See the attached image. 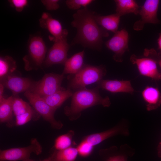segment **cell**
I'll return each mask as SVG.
<instances>
[{"label": "cell", "mask_w": 161, "mask_h": 161, "mask_svg": "<svg viewBox=\"0 0 161 161\" xmlns=\"http://www.w3.org/2000/svg\"><path fill=\"white\" fill-rule=\"evenodd\" d=\"M64 75L54 73L46 74L42 78L35 81L30 91L43 97L65 89L61 86Z\"/></svg>", "instance_id": "cell-8"}, {"label": "cell", "mask_w": 161, "mask_h": 161, "mask_svg": "<svg viewBox=\"0 0 161 161\" xmlns=\"http://www.w3.org/2000/svg\"><path fill=\"white\" fill-rule=\"evenodd\" d=\"M13 95L6 98L4 97L0 99V122L1 123H7L10 125L12 123L13 114Z\"/></svg>", "instance_id": "cell-21"}, {"label": "cell", "mask_w": 161, "mask_h": 161, "mask_svg": "<svg viewBox=\"0 0 161 161\" xmlns=\"http://www.w3.org/2000/svg\"><path fill=\"white\" fill-rule=\"evenodd\" d=\"M128 129L124 126H118L104 131L91 134L84 140L94 146L112 136L118 134L128 135Z\"/></svg>", "instance_id": "cell-16"}, {"label": "cell", "mask_w": 161, "mask_h": 161, "mask_svg": "<svg viewBox=\"0 0 161 161\" xmlns=\"http://www.w3.org/2000/svg\"><path fill=\"white\" fill-rule=\"evenodd\" d=\"M92 145L86 140H84L77 148L78 153L83 157L89 155L92 152L93 148Z\"/></svg>", "instance_id": "cell-27"}, {"label": "cell", "mask_w": 161, "mask_h": 161, "mask_svg": "<svg viewBox=\"0 0 161 161\" xmlns=\"http://www.w3.org/2000/svg\"><path fill=\"white\" fill-rule=\"evenodd\" d=\"M114 35L105 43L106 47L114 53V61L121 62L125 52L128 50L129 35L124 29L118 30Z\"/></svg>", "instance_id": "cell-11"}, {"label": "cell", "mask_w": 161, "mask_h": 161, "mask_svg": "<svg viewBox=\"0 0 161 161\" xmlns=\"http://www.w3.org/2000/svg\"><path fill=\"white\" fill-rule=\"evenodd\" d=\"M142 96L148 111L156 109L161 105V93L157 88L147 86L142 92Z\"/></svg>", "instance_id": "cell-17"}, {"label": "cell", "mask_w": 161, "mask_h": 161, "mask_svg": "<svg viewBox=\"0 0 161 161\" xmlns=\"http://www.w3.org/2000/svg\"><path fill=\"white\" fill-rule=\"evenodd\" d=\"M35 81L30 79L12 74L0 80V83L12 92L13 95L32 89Z\"/></svg>", "instance_id": "cell-14"}, {"label": "cell", "mask_w": 161, "mask_h": 161, "mask_svg": "<svg viewBox=\"0 0 161 161\" xmlns=\"http://www.w3.org/2000/svg\"><path fill=\"white\" fill-rule=\"evenodd\" d=\"M73 93L69 89H64L51 95L42 97L48 105L56 110L67 99L72 97Z\"/></svg>", "instance_id": "cell-20"}, {"label": "cell", "mask_w": 161, "mask_h": 161, "mask_svg": "<svg viewBox=\"0 0 161 161\" xmlns=\"http://www.w3.org/2000/svg\"><path fill=\"white\" fill-rule=\"evenodd\" d=\"M106 70L104 66L85 64L76 74L68 77L67 89L73 91L86 89V87L103 80L106 75Z\"/></svg>", "instance_id": "cell-3"}, {"label": "cell", "mask_w": 161, "mask_h": 161, "mask_svg": "<svg viewBox=\"0 0 161 161\" xmlns=\"http://www.w3.org/2000/svg\"><path fill=\"white\" fill-rule=\"evenodd\" d=\"M157 43L159 49L160 50V52L158 54L161 57V33H160L159 35V37L157 40Z\"/></svg>", "instance_id": "cell-31"}, {"label": "cell", "mask_w": 161, "mask_h": 161, "mask_svg": "<svg viewBox=\"0 0 161 161\" xmlns=\"http://www.w3.org/2000/svg\"><path fill=\"white\" fill-rule=\"evenodd\" d=\"M78 152L77 148L70 147L65 149L58 151L52 154L53 161H74Z\"/></svg>", "instance_id": "cell-24"}, {"label": "cell", "mask_w": 161, "mask_h": 161, "mask_svg": "<svg viewBox=\"0 0 161 161\" xmlns=\"http://www.w3.org/2000/svg\"><path fill=\"white\" fill-rule=\"evenodd\" d=\"M40 27L48 30L51 35L49 38L53 42L58 40L67 38L68 31L64 29L61 22L53 18L49 13H43L39 20Z\"/></svg>", "instance_id": "cell-13"}, {"label": "cell", "mask_w": 161, "mask_h": 161, "mask_svg": "<svg viewBox=\"0 0 161 161\" xmlns=\"http://www.w3.org/2000/svg\"><path fill=\"white\" fill-rule=\"evenodd\" d=\"M84 51L74 54L67 59L64 64L62 74L74 75L80 71L85 64L84 63Z\"/></svg>", "instance_id": "cell-18"}, {"label": "cell", "mask_w": 161, "mask_h": 161, "mask_svg": "<svg viewBox=\"0 0 161 161\" xmlns=\"http://www.w3.org/2000/svg\"></svg>", "instance_id": "cell-35"}, {"label": "cell", "mask_w": 161, "mask_h": 161, "mask_svg": "<svg viewBox=\"0 0 161 161\" xmlns=\"http://www.w3.org/2000/svg\"><path fill=\"white\" fill-rule=\"evenodd\" d=\"M54 42L46 55L43 65L49 67L53 65H64L68 59L67 53L69 45L67 38L56 40Z\"/></svg>", "instance_id": "cell-10"}, {"label": "cell", "mask_w": 161, "mask_h": 161, "mask_svg": "<svg viewBox=\"0 0 161 161\" xmlns=\"http://www.w3.org/2000/svg\"><path fill=\"white\" fill-rule=\"evenodd\" d=\"M13 96V108L16 126L23 125L31 120H37L40 115L28 103L16 95Z\"/></svg>", "instance_id": "cell-9"}, {"label": "cell", "mask_w": 161, "mask_h": 161, "mask_svg": "<svg viewBox=\"0 0 161 161\" xmlns=\"http://www.w3.org/2000/svg\"><path fill=\"white\" fill-rule=\"evenodd\" d=\"M159 2L158 0H147L140 7L139 14L141 18L134 24L133 28L135 30H142L146 23L157 24L160 22L157 17Z\"/></svg>", "instance_id": "cell-12"}, {"label": "cell", "mask_w": 161, "mask_h": 161, "mask_svg": "<svg viewBox=\"0 0 161 161\" xmlns=\"http://www.w3.org/2000/svg\"><path fill=\"white\" fill-rule=\"evenodd\" d=\"M116 13L120 16L132 13L139 14L140 7L134 0H115Z\"/></svg>", "instance_id": "cell-22"}, {"label": "cell", "mask_w": 161, "mask_h": 161, "mask_svg": "<svg viewBox=\"0 0 161 161\" xmlns=\"http://www.w3.org/2000/svg\"><path fill=\"white\" fill-rule=\"evenodd\" d=\"M94 1L93 0H67L66 1V4L71 10H78L82 7L86 8L87 6Z\"/></svg>", "instance_id": "cell-26"}, {"label": "cell", "mask_w": 161, "mask_h": 161, "mask_svg": "<svg viewBox=\"0 0 161 161\" xmlns=\"http://www.w3.org/2000/svg\"><path fill=\"white\" fill-rule=\"evenodd\" d=\"M73 132L71 131L59 136L55 141L54 147L58 150H61L70 147L72 143Z\"/></svg>", "instance_id": "cell-25"}, {"label": "cell", "mask_w": 161, "mask_h": 161, "mask_svg": "<svg viewBox=\"0 0 161 161\" xmlns=\"http://www.w3.org/2000/svg\"><path fill=\"white\" fill-rule=\"evenodd\" d=\"M158 65H159V66L161 69V57H160V59L159 61Z\"/></svg>", "instance_id": "cell-34"}, {"label": "cell", "mask_w": 161, "mask_h": 161, "mask_svg": "<svg viewBox=\"0 0 161 161\" xmlns=\"http://www.w3.org/2000/svg\"><path fill=\"white\" fill-rule=\"evenodd\" d=\"M100 88L112 93L120 92L133 94L134 90L129 80H102L97 83Z\"/></svg>", "instance_id": "cell-15"}, {"label": "cell", "mask_w": 161, "mask_h": 161, "mask_svg": "<svg viewBox=\"0 0 161 161\" xmlns=\"http://www.w3.org/2000/svg\"><path fill=\"white\" fill-rule=\"evenodd\" d=\"M28 42L27 54L23 58L25 69L28 71L41 68L47 52L43 39L39 35H32Z\"/></svg>", "instance_id": "cell-4"}, {"label": "cell", "mask_w": 161, "mask_h": 161, "mask_svg": "<svg viewBox=\"0 0 161 161\" xmlns=\"http://www.w3.org/2000/svg\"><path fill=\"white\" fill-rule=\"evenodd\" d=\"M42 3L46 9L49 10H56L60 7L58 0H42Z\"/></svg>", "instance_id": "cell-29"}, {"label": "cell", "mask_w": 161, "mask_h": 161, "mask_svg": "<svg viewBox=\"0 0 161 161\" xmlns=\"http://www.w3.org/2000/svg\"><path fill=\"white\" fill-rule=\"evenodd\" d=\"M159 56L154 49H145L143 55L137 56L133 54L130 59L132 63L136 65L141 75L159 80H161V72L157 67L160 58L157 59Z\"/></svg>", "instance_id": "cell-5"}, {"label": "cell", "mask_w": 161, "mask_h": 161, "mask_svg": "<svg viewBox=\"0 0 161 161\" xmlns=\"http://www.w3.org/2000/svg\"><path fill=\"white\" fill-rule=\"evenodd\" d=\"M42 151V147L36 138H32L30 145L23 147L12 148L0 151L1 161H26L29 159L31 153L37 155Z\"/></svg>", "instance_id": "cell-7"}, {"label": "cell", "mask_w": 161, "mask_h": 161, "mask_svg": "<svg viewBox=\"0 0 161 161\" xmlns=\"http://www.w3.org/2000/svg\"><path fill=\"white\" fill-rule=\"evenodd\" d=\"M26 161H35L29 159L28 160H27ZM40 161H53L52 155L50 156L49 157L45 159H44Z\"/></svg>", "instance_id": "cell-32"}, {"label": "cell", "mask_w": 161, "mask_h": 161, "mask_svg": "<svg viewBox=\"0 0 161 161\" xmlns=\"http://www.w3.org/2000/svg\"><path fill=\"white\" fill-rule=\"evenodd\" d=\"M120 16L116 13L102 16L96 14L95 20L97 24L105 30L114 33L118 30Z\"/></svg>", "instance_id": "cell-19"}, {"label": "cell", "mask_w": 161, "mask_h": 161, "mask_svg": "<svg viewBox=\"0 0 161 161\" xmlns=\"http://www.w3.org/2000/svg\"><path fill=\"white\" fill-rule=\"evenodd\" d=\"M24 95L37 113L54 129H61L63 125L54 117L55 110L52 109L45 101L43 98L30 91L24 93Z\"/></svg>", "instance_id": "cell-6"}, {"label": "cell", "mask_w": 161, "mask_h": 161, "mask_svg": "<svg viewBox=\"0 0 161 161\" xmlns=\"http://www.w3.org/2000/svg\"><path fill=\"white\" fill-rule=\"evenodd\" d=\"M17 67L16 61L11 56L6 55L0 57V80L5 77L13 74Z\"/></svg>", "instance_id": "cell-23"}, {"label": "cell", "mask_w": 161, "mask_h": 161, "mask_svg": "<svg viewBox=\"0 0 161 161\" xmlns=\"http://www.w3.org/2000/svg\"><path fill=\"white\" fill-rule=\"evenodd\" d=\"M158 155L159 156L161 157V143H160L158 148Z\"/></svg>", "instance_id": "cell-33"}, {"label": "cell", "mask_w": 161, "mask_h": 161, "mask_svg": "<svg viewBox=\"0 0 161 161\" xmlns=\"http://www.w3.org/2000/svg\"><path fill=\"white\" fill-rule=\"evenodd\" d=\"M99 89L97 86L92 89L86 88L75 91L71 97L70 106L64 108L65 115L73 120L78 118L83 110L93 106L100 105L109 107L111 104L109 97H102L99 93Z\"/></svg>", "instance_id": "cell-2"}, {"label": "cell", "mask_w": 161, "mask_h": 161, "mask_svg": "<svg viewBox=\"0 0 161 161\" xmlns=\"http://www.w3.org/2000/svg\"><path fill=\"white\" fill-rule=\"evenodd\" d=\"M107 161H126V159L124 156L120 155L111 157Z\"/></svg>", "instance_id": "cell-30"}, {"label": "cell", "mask_w": 161, "mask_h": 161, "mask_svg": "<svg viewBox=\"0 0 161 161\" xmlns=\"http://www.w3.org/2000/svg\"><path fill=\"white\" fill-rule=\"evenodd\" d=\"M96 14L87 8H83L73 14L71 24L76 29L77 32L72 44H80L91 49L101 50L103 38L108 37L109 33L97 24L95 18Z\"/></svg>", "instance_id": "cell-1"}, {"label": "cell", "mask_w": 161, "mask_h": 161, "mask_svg": "<svg viewBox=\"0 0 161 161\" xmlns=\"http://www.w3.org/2000/svg\"><path fill=\"white\" fill-rule=\"evenodd\" d=\"M8 1L11 7L15 8L18 12H20L23 11L28 4L27 0H9Z\"/></svg>", "instance_id": "cell-28"}]
</instances>
